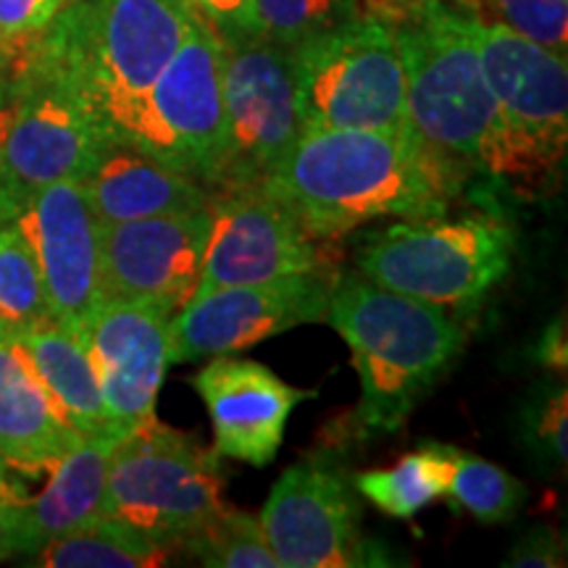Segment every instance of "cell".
<instances>
[{
    "mask_svg": "<svg viewBox=\"0 0 568 568\" xmlns=\"http://www.w3.org/2000/svg\"><path fill=\"white\" fill-rule=\"evenodd\" d=\"M329 287L324 272H308L205 293L182 305L169 322V358L193 364L243 353L295 326L326 322Z\"/></svg>",
    "mask_w": 568,
    "mask_h": 568,
    "instance_id": "11",
    "label": "cell"
},
{
    "mask_svg": "<svg viewBox=\"0 0 568 568\" xmlns=\"http://www.w3.org/2000/svg\"><path fill=\"white\" fill-rule=\"evenodd\" d=\"M184 3L203 21H209L219 38H232L240 30V21H243L251 0H184Z\"/></svg>",
    "mask_w": 568,
    "mask_h": 568,
    "instance_id": "34",
    "label": "cell"
},
{
    "mask_svg": "<svg viewBox=\"0 0 568 568\" xmlns=\"http://www.w3.org/2000/svg\"><path fill=\"white\" fill-rule=\"evenodd\" d=\"M503 566H516V568H558L566 566L564 556V539L558 537L556 529L550 527H535L529 529L514 550L508 552V558L503 560Z\"/></svg>",
    "mask_w": 568,
    "mask_h": 568,
    "instance_id": "32",
    "label": "cell"
},
{
    "mask_svg": "<svg viewBox=\"0 0 568 568\" xmlns=\"http://www.w3.org/2000/svg\"><path fill=\"white\" fill-rule=\"evenodd\" d=\"M450 3L464 6V9H474V3H477V0H450Z\"/></svg>",
    "mask_w": 568,
    "mask_h": 568,
    "instance_id": "37",
    "label": "cell"
},
{
    "mask_svg": "<svg viewBox=\"0 0 568 568\" xmlns=\"http://www.w3.org/2000/svg\"><path fill=\"white\" fill-rule=\"evenodd\" d=\"M9 67V92L0 105V224L13 222L48 184L82 182L113 145L45 63L21 53Z\"/></svg>",
    "mask_w": 568,
    "mask_h": 568,
    "instance_id": "7",
    "label": "cell"
},
{
    "mask_svg": "<svg viewBox=\"0 0 568 568\" xmlns=\"http://www.w3.org/2000/svg\"><path fill=\"white\" fill-rule=\"evenodd\" d=\"M466 30L510 126L556 169L568 142L566 55L552 53L497 21L479 19L477 13H466Z\"/></svg>",
    "mask_w": 568,
    "mask_h": 568,
    "instance_id": "16",
    "label": "cell"
},
{
    "mask_svg": "<svg viewBox=\"0 0 568 568\" xmlns=\"http://www.w3.org/2000/svg\"><path fill=\"white\" fill-rule=\"evenodd\" d=\"M172 314L132 297H103L80 326L98 382L109 432L124 437L155 418V397L169 358Z\"/></svg>",
    "mask_w": 568,
    "mask_h": 568,
    "instance_id": "15",
    "label": "cell"
},
{
    "mask_svg": "<svg viewBox=\"0 0 568 568\" xmlns=\"http://www.w3.org/2000/svg\"><path fill=\"white\" fill-rule=\"evenodd\" d=\"M460 510L471 514L481 524H506L527 503L524 481L510 477L506 468L471 453L453 450V474L447 493Z\"/></svg>",
    "mask_w": 568,
    "mask_h": 568,
    "instance_id": "27",
    "label": "cell"
},
{
    "mask_svg": "<svg viewBox=\"0 0 568 568\" xmlns=\"http://www.w3.org/2000/svg\"><path fill=\"white\" fill-rule=\"evenodd\" d=\"M169 550L155 545L119 518L98 516L34 552V566L45 568H151L163 564Z\"/></svg>",
    "mask_w": 568,
    "mask_h": 568,
    "instance_id": "23",
    "label": "cell"
},
{
    "mask_svg": "<svg viewBox=\"0 0 568 568\" xmlns=\"http://www.w3.org/2000/svg\"><path fill=\"white\" fill-rule=\"evenodd\" d=\"M224 163L219 190L261 184L301 138L295 111L293 48L280 42L224 40Z\"/></svg>",
    "mask_w": 568,
    "mask_h": 568,
    "instance_id": "10",
    "label": "cell"
},
{
    "mask_svg": "<svg viewBox=\"0 0 568 568\" xmlns=\"http://www.w3.org/2000/svg\"><path fill=\"white\" fill-rule=\"evenodd\" d=\"M6 92H9V77H6V69L0 67V105L6 103Z\"/></svg>",
    "mask_w": 568,
    "mask_h": 568,
    "instance_id": "36",
    "label": "cell"
},
{
    "mask_svg": "<svg viewBox=\"0 0 568 568\" xmlns=\"http://www.w3.org/2000/svg\"><path fill=\"white\" fill-rule=\"evenodd\" d=\"M30 240L55 322L80 326L103 301L101 222L80 180L48 184L13 219Z\"/></svg>",
    "mask_w": 568,
    "mask_h": 568,
    "instance_id": "17",
    "label": "cell"
},
{
    "mask_svg": "<svg viewBox=\"0 0 568 568\" xmlns=\"http://www.w3.org/2000/svg\"><path fill=\"white\" fill-rule=\"evenodd\" d=\"M537 361L552 372H566L568 364V343H566V318L560 314L552 318L542 337L537 339Z\"/></svg>",
    "mask_w": 568,
    "mask_h": 568,
    "instance_id": "35",
    "label": "cell"
},
{
    "mask_svg": "<svg viewBox=\"0 0 568 568\" xmlns=\"http://www.w3.org/2000/svg\"><path fill=\"white\" fill-rule=\"evenodd\" d=\"M280 568L376 566L353 485L326 458L290 466L258 516Z\"/></svg>",
    "mask_w": 568,
    "mask_h": 568,
    "instance_id": "12",
    "label": "cell"
},
{
    "mask_svg": "<svg viewBox=\"0 0 568 568\" xmlns=\"http://www.w3.org/2000/svg\"><path fill=\"white\" fill-rule=\"evenodd\" d=\"M211 224V205L101 224L103 297L145 301L174 316L190 303L201 280Z\"/></svg>",
    "mask_w": 568,
    "mask_h": 568,
    "instance_id": "14",
    "label": "cell"
},
{
    "mask_svg": "<svg viewBox=\"0 0 568 568\" xmlns=\"http://www.w3.org/2000/svg\"><path fill=\"white\" fill-rule=\"evenodd\" d=\"M453 445L429 443L408 453L393 468L366 471L355 479V489L382 514L410 518L447 493L453 474Z\"/></svg>",
    "mask_w": 568,
    "mask_h": 568,
    "instance_id": "24",
    "label": "cell"
},
{
    "mask_svg": "<svg viewBox=\"0 0 568 568\" xmlns=\"http://www.w3.org/2000/svg\"><path fill=\"white\" fill-rule=\"evenodd\" d=\"M514 258V232L493 216L406 219L372 234L358 251V272L382 287L471 308L503 280Z\"/></svg>",
    "mask_w": 568,
    "mask_h": 568,
    "instance_id": "8",
    "label": "cell"
},
{
    "mask_svg": "<svg viewBox=\"0 0 568 568\" xmlns=\"http://www.w3.org/2000/svg\"><path fill=\"white\" fill-rule=\"evenodd\" d=\"M193 17L184 0H69L24 53L80 98L113 145H130L142 103Z\"/></svg>",
    "mask_w": 568,
    "mask_h": 568,
    "instance_id": "3",
    "label": "cell"
},
{
    "mask_svg": "<svg viewBox=\"0 0 568 568\" xmlns=\"http://www.w3.org/2000/svg\"><path fill=\"white\" fill-rule=\"evenodd\" d=\"M84 195L101 224L166 216L211 205L209 184L163 166L130 145H109L82 180Z\"/></svg>",
    "mask_w": 568,
    "mask_h": 568,
    "instance_id": "20",
    "label": "cell"
},
{
    "mask_svg": "<svg viewBox=\"0 0 568 568\" xmlns=\"http://www.w3.org/2000/svg\"><path fill=\"white\" fill-rule=\"evenodd\" d=\"M326 322L353 353L358 418L372 435H395L464 351V329L435 303L382 287L361 272L332 280Z\"/></svg>",
    "mask_w": 568,
    "mask_h": 568,
    "instance_id": "4",
    "label": "cell"
},
{
    "mask_svg": "<svg viewBox=\"0 0 568 568\" xmlns=\"http://www.w3.org/2000/svg\"><path fill=\"white\" fill-rule=\"evenodd\" d=\"M80 437L111 435L95 364L80 329L48 322L13 337ZM116 437V435H113Z\"/></svg>",
    "mask_w": 568,
    "mask_h": 568,
    "instance_id": "22",
    "label": "cell"
},
{
    "mask_svg": "<svg viewBox=\"0 0 568 568\" xmlns=\"http://www.w3.org/2000/svg\"><path fill=\"white\" fill-rule=\"evenodd\" d=\"M119 437H82L51 471L38 497L19 508L17 556H34L48 542L84 527L101 516L111 450Z\"/></svg>",
    "mask_w": 568,
    "mask_h": 568,
    "instance_id": "21",
    "label": "cell"
},
{
    "mask_svg": "<svg viewBox=\"0 0 568 568\" xmlns=\"http://www.w3.org/2000/svg\"><path fill=\"white\" fill-rule=\"evenodd\" d=\"M460 180V163L410 126L303 132L261 187L314 237H337L376 219L445 216Z\"/></svg>",
    "mask_w": 568,
    "mask_h": 568,
    "instance_id": "1",
    "label": "cell"
},
{
    "mask_svg": "<svg viewBox=\"0 0 568 568\" xmlns=\"http://www.w3.org/2000/svg\"><path fill=\"white\" fill-rule=\"evenodd\" d=\"M21 503H24L21 489L9 474V466L0 460V560L17 556V527Z\"/></svg>",
    "mask_w": 568,
    "mask_h": 568,
    "instance_id": "33",
    "label": "cell"
},
{
    "mask_svg": "<svg viewBox=\"0 0 568 568\" xmlns=\"http://www.w3.org/2000/svg\"><path fill=\"white\" fill-rule=\"evenodd\" d=\"M69 0H0V67H9L40 38Z\"/></svg>",
    "mask_w": 568,
    "mask_h": 568,
    "instance_id": "31",
    "label": "cell"
},
{
    "mask_svg": "<svg viewBox=\"0 0 568 568\" xmlns=\"http://www.w3.org/2000/svg\"><path fill=\"white\" fill-rule=\"evenodd\" d=\"M182 550L211 568H280L258 518L230 506L195 531Z\"/></svg>",
    "mask_w": 568,
    "mask_h": 568,
    "instance_id": "28",
    "label": "cell"
},
{
    "mask_svg": "<svg viewBox=\"0 0 568 568\" xmlns=\"http://www.w3.org/2000/svg\"><path fill=\"white\" fill-rule=\"evenodd\" d=\"M80 439L21 345L0 332V460L24 474L53 471Z\"/></svg>",
    "mask_w": 568,
    "mask_h": 568,
    "instance_id": "19",
    "label": "cell"
},
{
    "mask_svg": "<svg viewBox=\"0 0 568 568\" xmlns=\"http://www.w3.org/2000/svg\"><path fill=\"white\" fill-rule=\"evenodd\" d=\"M358 0H251L232 38H253L295 48L297 42L355 17ZM230 40V38H224Z\"/></svg>",
    "mask_w": 568,
    "mask_h": 568,
    "instance_id": "26",
    "label": "cell"
},
{
    "mask_svg": "<svg viewBox=\"0 0 568 568\" xmlns=\"http://www.w3.org/2000/svg\"><path fill=\"white\" fill-rule=\"evenodd\" d=\"M219 458L151 418L113 445L101 516L130 524L169 552L182 548L226 508Z\"/></svg>",
    "mask_w": 568,
    "mask_h": 568,
    "instance_id": "6",
    "label": "cell"
},
{
    "mask_svg": "<svg viewBox=\"0 0 568 568\" xmlns=\"http://www.w3.org/2000/svg\"><path fill=\"white\" fill-rule=\"evenodd\" d=\"M295 111L303 132L410 130L406 74L393 27L366 13L293 48Z\"/></svg>",
    "mask_w": 568,
    "mask_h": 568,
    "instance_id": "5",
    "label": "cell"
},
{
    "mask_svg": "<svg viewBox=\"0 0 568 568\" xmlns=\"http://www.w3.org/2000/svg\"><path fill=\"white\" fill-rule=\"evenodd\" d=\"M222 55V38L195 13L148 92L130 138L134 151L209 187H216L224 163Z\"/></svg>",
    "mask_w": 568,
    "mask_h": 568,
    "instance_id": "9",
    "label": "cell"
},
{
    "mask_svg": "<svg viewBox=\"0 0 568 568\" xmlns=\"http://www.w3.org/2000/svg\"><path fill=\"white\" fill-rule=\"evenodd\" d=\"M53 322L38 258L19 224H0V332L24 335Z\"/></svg>",
    "mask_w": 568,
    "mask_h": 568,
    "instance_id": "25",
    "label": "cell"
},
{
    "mask_svg": "<svg viewBox=\"0 0 568 568\" xmlns=\"http://www.w3.org/2000/svg\"><path fill=\"white\" fill-rule=\"evenodd\" d=\"M211 211L203 272L190 301L232 284L322 272L314 234L261 184L222 190L213 195Z\"/></svg>",
    "mask_w": 568,
    "mask_h": 568,
    "instance_id": "13",
    "label": "cell"
},
{
    "mask_svg": "<svg viewBox=\"0 0 568 568\" xmlns=\"http://www.w3.org/2000/svg\"><path fill=\"white\" fill-rule=\"evenodd\" d=\"M568 395L566 387L539 385L518 414V437L539 464L564 471L568 460Z\"/></svg>",
    "mask_w": 568,
    "mask_h": 568,
    "instance_id": "29",
    "label": "cell"
},
{
    "mask_svg": "<svg viewBox=\"0 0 568 568\" xmlns=\"http://www.w3.org/2000/svg\"><path fill=\"white\" fill-rule=\"evenodd\" d=\"M374 17L393 27L414 130L477 172L514 184H537L552 169L518 134L495 101L466 13L445 0H374Z\"/></svg>",
    "mask_w": 568,
    "mask_h": 568,
    "instance_id": "2",
    "label": "cell"
},
{
    "mask_svg": "<svg viewBox=\"0 0 568 568\" xmlns=\"http://www.w3.org/2000/svg\"><path fill=\"white\" fill-rule=\"evenodd\" d=\"M190 385L209 408L213 453L258 468L276 458L290 416L308 397L258 361L230 355H213Z\"/></svg>",
    "mask_w": 568,
    "mask_h": 568,
    "instance_id": "18",
    "label": "cell"
},
{
    "mask_svg": "<svg viewBox=\"0 0 568 568\" xmlns=\"http://www.w3.org/2000/svg\"><path fill=\"white\" fill-rule=\"evenodd\" d=\"M474 13L497 21L521 38L566 55L568 45V0H477Z\"/></svg>",
    "mask_w": 568,
    "mask_h": 568,
    "instance_id": "30",
    "label": "cell"
}]
</instances>
